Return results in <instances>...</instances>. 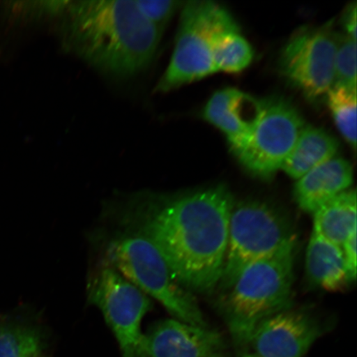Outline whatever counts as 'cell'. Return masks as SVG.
I'll use <instances>...</instances> for the list:
<instances>
[{
	"instance_id": "cell-22",
	"label": "cell",
	"mask_w": 357,
	"mask_h": 357,
	"mask_svg": "<svg viewBox=\"0 0 357 357\" xmlns=\"http://www.w3.org/2000/svg\"><path fill=\"white\" fill-rule=\"evenodd\" d=\"M70 1H40L15 3L10 7L13 13L26 19L60 17L64 13Z\"/></svg>"
},
{
	"instance_id": "cell-27",
	"label": "cell",
	"mask_w": 357,
	"mask_h": 357,
	"mask_svg": "<svg viewBox=\"0 0 357 357\" xmlns=\"http://www.w3.org/2000/svg\"><path fill=\"white\" fill-rule=\"evenodd\" d=\"M40 357H43V356H40Z\"/></svg>"
},
{
	"instance_id": "cell-16",
	"label": "cell",
	"mask_w": 357,
	"mask_h": 357,
	"mask_svg": "<svg viewBox=\"0 0 357 357\" xmlns=\"http://www.w3.org/2000/svg\"><path fill=\"white\" fill-rule=\"evenodd\" d=\"M356 229V192L343 191L314 213L312 231L335 245L341 247L352 231Z\"/></svg>"
},
{
	"instance_id": "cell-11",
	"label": "cell",
	"mask_w": 357,
	"mask_h": 357,
	"mask_svg": "<svg viewBox=\"0 0 357 357\" xmlns=\"http://www.w3.org/2000/svg\"><path fill=\"white\" fill-rule=\"evenodd\" d=\"M262 100L235 88L213 93L203 110V117L225 134L233 153L238 155L251 139L260 119Z\"/></svg>"
},
{
	"instance_id": "cell-25",
	"label": "cell",
	"mask_w": 357,
	"mask_h": 357,
	"mask_svg": "<svg viewBox=\"0 0 357 357\" xmlns=\"http://www.w3.org/2000/svg\"><path fill=\"white\" fill-rule=\"evenodd\" d=\"M243 357H260V356H258L257 355L254 354H247V355L243 356Z\"/></svg>"
},
{
	"instance_id": "cell-19",
	"label": "cell",
	"mask_w": 357,
	"mask_h": 357,
	"mask_svg": "<svg viewBox=\"0 0 357 357\" xmlns=\"http://www.w3.org/2000/svg\"><path fill=\"white\" fill-rule=\"evenodd\" d=\"M328 106L339 132L354 151L356 147V91L333 86L327 93Z\"/></svg>"
},
{
	"instance_id": "cell-14",
	"label": "cell",
	"mask_w": 357,
	"mask_h": 357,
	"mask_svg": "<svg viewBox=\"0 0 357 357\" xmlns=\"http://www.w3.org/2000/svg\"><path fill=\"white\" fill-rule=\"evenodd\" d=\"M305 268L310 283L327 291H343L351 284L342 248L314 231L307 248Z\"/></svg>"
},
{
	"instance_id": "cell-7",
	"label": "cell",
	"mask_w": 357,
	"mask_h": 357,
	"mask_svg": "<svg viewBox=\"0 0 357 357\" xmlns=\"http://www.w3.org/2000/svg\"><path fill=\"white\" fill-rule=\"evenodd\" d=\"M88 302L102 312L123 357H146L142 321L153 303L145 293L107 263L89 281Z\"/></svg>"
},
{
	"instance_id": "cell-4",
	"label": "cell",
	"mask_w": 357,
	"mask_h": 357,
	"mask_svg": "<svg viewBox=\"0 0 357 357\" xmlns=\"http://www.w3.org/2000/svg\"><path fill=\"white\" fill-rule=\"evenodd\" d=\"M240 29L225 7L211 0L185 1L181 7L175 48L155 91L167 93L217 73L213 47L218 36Z\"/></svg>"
},
{
	"instance_id": "cell-26",
	"label": "cell",
	"mask_w": 357,
	"mask_h": 357,
	"mask_svg": "<svg viewBox=\"0 0 357 357\" xmlns=\"http://www.w3.org/2000/svg\"><path fill=\"white\" fill-rule=\"evenodd\" d=\"M212 357H223V356L222 354H218V355L213 356Z\"/></svg>"
},
{
	"instance_id": "cell-24",
	"label": "cell",
	"mask_w": 357,
	"mask_h": 357,
	"mask_svg": "<svg viewBox=\"0 0 357 357\" xmlns=\"http://www.w3.org/2000/svg\"><path fill=\"white\" fill-rule=\"evenodd\" d=\"M356 2L347 6L342 16V24L348 37L356 40Z\"/></svg>"
},
{
	"instance_id": "cell-23",
	"label": "cell",
	"mask_w": 357,
	"mask_h": 357,
	"mask_svg": "<svg viewBox=\"0 0 357 357\" xmlns=\"http://www.w3.org/2000/svg\"><path fill=\"white\" fill-rule=\"evenodd\" d=\"M343 257L350 282H354L356 279V229L348 236L342 245Z\"/></svg>"
},
{
	"instance_id": "cell-18",
	"label": "cell",
	"mask_w": 357,
	"mask_h": 357,
	"mask_svg": "<svg viewBox=\"0 0 357 357\" xmlns=\"http://www.w3.org/2000/svg\"><path fill=\"white\" fill-rule=\"evenodd\" d=\"M253 58V47L240 29L227 31L214 42L213 61L217 73H239L248 68Z\"/></svg>"
},
{
	"instance_id": "cell-5",
	"label": "cell",
	"mask_w": 357,
	"mask_h": 357,
	"mask_svg": "<svg viewBox=\"0 0 357 357\" xmlns=\"http://www.w3.org/2000/svg\"><path fill=\"white\" fill-rule=\"evenodd\" d=\"M107 263L147 296L162 303L176 319L208 328L197 302L174 278L162 253L144 234L113 241Z\"/></svg>"
},
{
	"instance_id": "cell-13",
	"label": "cell",
	"mask_w": 357,
	"mask_h": 357,
	"mask_svg": "<svg viewBox=\"0 0 357 357\" xmlns=\"http://www.w3.org/2000/svg\"><path fill=\"white\" fill-rule=\"evenodd\" d=\"M352 183L351 164L336 156L298 178L294 198L303 211L314 214L328 201L349 190Z\"/></svg>"
},
{
	"instance_id": "cell-8",
	"label": "cell",
	"mask_w": 357,
	"mask_h": 357,
	"mask_svg": "<svg viewBox=\"0 0 357 357\" xmlns=\"http://www.w3.org/2000/svg\"><path fill=\"white\" fill-rule=\"evenodd\" d=\"M338 37L332 22L303 28L291 36L280 53L281 74L307 99H319L333 87Z\"/></svg>"
},
{
	"instance_id": "cell-10",
	"label": "cell",
	"mask_w": 357,
	"mask_h": 357,
	"mask_svg": "<svg viewBox=\"0 0 357 357\" xmlns=\"http://www.w3.org/2000/svg\"><path fill=\"white\" fill-rule=\"evenodd\" d=\"M321 334L306 312L285 309L259 324L250 344L260 357H303Z\"/></svg>"
},
{
	"instance_id": "cell-12",
	"label": "cell",
	"mask_w": 357,
	"mask_h": 357,
	"mask_svg": "<svg viewBox=\"0 0 357 357\" xmlns=\"http://www.w3.org/2000/svg\"><path fill=\"white\" fill-rule=\"evenodd\" d=\"M223 347L218 332L176 319L160 321L145 334L146 357H212Z\"/></svg>"
},
{
	"instance_id": "cell-21",
	"label": "cell",
	"mask_w": 357,
	"mask_h": 357,
	"mask_svg": "<svg viewBox=\"0 0 357 357\" xmlns=\"http://www.w3.org/2000/svg\"><path fill=\"white\" fill-rule=\"evenodd\" d=\"M135 3L146 20L163 33L165 26L185 2L178 0H135Z\"/></svg>"
},
{
	"instance_id": "cell-20",
	"label": "cell",
	"mask_w": 357,
	"mask_h": 357,
	"mask_svg": "<svg viewBox=\"0 0 357 357\" xmlns=\"http://www.w3.org/2000/svg\"><path fill=\"white\" fill-rule=\"evenodd\" d=\"M356 40L339 34L333 86L356 91Z\"/></svg>"
},
{
	"instance_id": "cell-3",
	"label": "cell",
	"mask_w": 357,
	"mask_h": 357,
	"mask_svg": "<svg viewBox=\"0 0 357 357\" xmlns=\"http://www.w3.org/2000/svg\"><path fill=\"white\" fill-rule=\"evenodd\" d=\"M296 239L243 271L225 298V316L234 342L247 347L259 324L287 309L294 280Z\"/></svg>"
},
{
	"instance_id": "cell-15",
	"label": "cell",
	"mask_w": 357,
	"mask_h": 357,
	"mask_svg": "<svg viewBox=\"0 0 357 357\" xmlns=\"http://www.w3.org/2000/svg\"><path fill=\"white\" fill-rule=\"evenodd\" d=\"M339 147L337 138L332 134L305 125L281 169L297 181L311 169L336 158Z\"/></svg>"
},
{
	"instance_id": "cell-1",
	"label": "cell",
	"mask_w": 357,
	"mask_h": 357,
	"mask_svg": "<svg viewBox=\"0 0 357 357\" xmlns=\"http://www.w3.org/2000/svg\"><path fill=\"white\" fill-rule=\"evenodd\" d=\"M234 204L230 190L217 185L169 200L144 217L140 234L183 288L205 293L220 284Z\"/></svg>"
},
{
	"instance_id": "cell-17",
	"label": "cell",
	"mask_w": 357,
	"mask_h": 357,
	"mask_svg": "<svg viewBox=\"0 0 357 357\" xmlns=\"http://www.w3.org/2000/svg\"><path fill=\"white\" fill-rule=\"evenodd\" d=\"M44 345L43 333L35 326L0 321V357H40Z\"/></svg>"
},
{
	"instance_id": "cell-2",
	"label": "cell",
	"mask_w": 357,
	"mask_h": 357,
	"mask_svg": "<svg viewBox=\"0 0 357 357\" xmlns=\"http://www.w3.org/2000/svg\"><path fill=\"white\" fill-rule=\"evenodd\" d=\"M61 17L66 50L115 79L135 77L149 67L163 33L135 0L70 1Z\"/></svg>"
},
{
	"instance_id": "cell-6",
	"label": "cell",
	"mask_w": 357,
	"mask_h": 357,
	"mask_svg": "<svg viewBox=\"0 0 357 357\" xmlns=\"http://www.w3.org/2000/svg\"><path fill=\"white\" fill-rule=\"evenodd\" d=\"M294 239L291 225L278 209L260 201L234 203L221 287L229 289L245 268Z\"/></svg>"
},
{
	"instance_id": "cell-9",
	"label": "cell",
	"mask_w": 357,
	"mask_h": 357,
	"mask_svg": "<svg viewBox=\"0 0 357 357\" xmlns=\"http://www.w3.org/2000/svg\"><path fill=\"white\" fill-rule=\"evenodd\" d=\"M305 123L296 107L280 98L262 100V111L248 144L236 155L252 175L269 178L282 169Z\"/></svg>"
}]
</instances>
